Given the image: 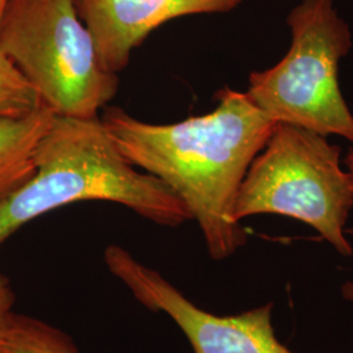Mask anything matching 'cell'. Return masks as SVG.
<instances>
[{
    "label": "cell",
    "instance_id": "1",
    "mask_svg": "<svg viewBox=\"0 0 353 353\" xmlns=\"http://www.w3.org/2000/svg\"><path fill=\"white\" fill-rule=\"evenodd\" d=\"M216 100L212 112L169 125L140 121L119 108H105L100 118L127 160L186 205L211 258L224 261L248 242L234 216L236 201L276 123L245 92L225 87Z\"/></svg>",
    "mask_w": 353,
    "mask_h": 353
},
{
    "label": "cell",
    "instance_id": "2",
    "mask_svg": "<svg viewBox=\"0 0 353 353\" xmlns=\"http://www.w3.org/2000/svg\"><path fill=\"white\" fill-rule=\"evenodd\" d=\"M84 201L117 203L163 227L191 220L164 182L127 160L100 117L55 115L38 144L36 174L0 204V245L42 214Z\"/></svg>",
    "mask_w": 353,
    "mask_h": 353
},
{
    "label": "cell",
    "instance_id": "3",
    "mask_svg": "<svg viewBox=\"0 0 353 353\" xmlns=\"http://www.w3.org/2000/svg\"><path fill=\"white\" fill-rule=\"evenodd\" d=\"M288 52L279 63L252 71L245 90L275 123H287L353 144V113L339 85V63L352 33L334 0H301L287 16Z\"/></svg>",
    "mask_w": 353,
    "mask_h": 353
},
{
    "label": "cell",
    "instance_id": "4",
    "mask_svg": "<svg viewBox=\"0 0 353 353\" xmlns=\"http://www.w3.org/2000/svg\"><path fill=\"white\" fill-rule=\"evenodd\" d=\"M0 48L55 115L99 118L119 87L99 62L75 0H7Z\"/></svg>",
    "mask_w": 353,
    "mask_h": 353
},
{
    "label": "cell",
    "instance_id": "5",
    "mask_svg": "<svg viewBox=\"0 0 353 353\" xmlns=\"http://www.w3.org/2000/svg\"><path fill=\"white\" fill-rule=\"evenodd\" d=\"M341 147L326 137L276 123L241 183L236 219H296L316 229L341 255L351 256L345 225L353 208L352 178L341 168Z\"/></svg>",
    "mask_w": 353,
    "mask_h": 353
},
{
    "label": "cell",
    "instance_id": "6",
    "mask_svg": "<svg viewBox=\"0 0 353 353\" xmlns=\"http://www.w3.org/2000/svg\"><path fill=\"white\" fill-rule=\"evenodd\" d=\"M105 263L141 305L173 319L194 353H294L276 338L272 303L234 316H214L121 246L105 250Z\"/></svg>",
    "mask_w": 353,
    "mask_h": 353
},
{
    "label": "cell",
    "instance_id": "7",
    "mask_svg": "<svg viewBox=\"0 0 353 353\" xmlns=\"http://www.w3.org/2000/svg\"><path fill=\"white\" fill-rule=\"evenodd\" d=\"M243 0H75L102 68L118 75L153 30L179 17L228 13Z\"/></svg>",
    "mask_w": 353,
    "mask_h": 353
},
{
    "label": "cell",
    "instance_id": "8",
    "mask_svg": "<svg viewBox=\"0 0 353 353\" xmlns=\"http://www.w3.org/2000/svg\"><path fill=\"white\" fill-rule=\"evenodd\" d=\"M55 114L45 106L24 117L0 118V204L36 174V151Z\"/></svg>",
    "mask_w": 353,
    "mask_h": 353
},
{
    "label": "cell",
    "instance_id": "9",
    "mask_svg": "<svg viewBox=\"0 0 353 353\" xmlns=\"http://www.w3.org/2000/svg\"><path fill=\"white\" fill-rule=\"evenodd\" d=\"M0 353H77L62 332L28 316L11 314L0 334Z\"/></svg>",
    "mask_w": 353,
    "mask_h": 353
},
{
    "label": "cell",
    "instance_id": "10",
    "mask_svg": "<svg viewBox=\"0 0 353 353\" xmlns=\"http://www.w3.org/2000/svg\"><path fill=\"white\" fill-rule=\"evenodd\" d=\"M7 0H0V17ZM42 106L37 92L0 48V118L24 117Z\"/></svg>",
    "mask_w": 353,
    "mask_h": 353
},
{
    "label": "cell",
    "instance_id": "11",
    "mask_svg": "<svg viewBox=\"0 0 353 353\" xmlns=\"http://www.w3.org/2000/svg\"><path fill=\"white\" fill-rule=\"evenodd\" d=\"M14 292L11 287V283L3 274H0V334L8 318L12 314Z\"/></svg>",
    "mask_w": 353,
    "mask_h": 353
},
{
    "label": "cell",
    "instance_id": "12",
    "mask_svg": "<svg viewBox=\"0 0 353 353\" xmlns=\"http://www.w3.org/2000/svg\"><path fill=\"white\" fill-rule=\"evenodd\" d=\"M344 166H345V169L348 170L350 176L352 178L353 185V148H350V151L345 154V157H344ZM341 293H343V296L347 300H350V301L353 303V283L344 284L343 288H341Z\"/></svg>",
    "mask_w": 353,
    "mask_h": 353
}]
</instances>
